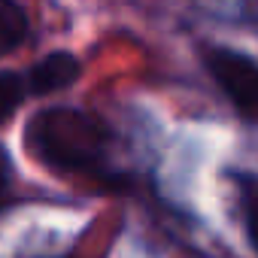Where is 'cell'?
<instances>
[{
	"instance_id": "6da1fadb",
	"label": "cell",
	"mask_w": 258,
	"mask_h": 258,
	"mask_svg": "<svg viewBox=\"0 0 258 258\" xmlns=\"http://www.w3.org/2000/svg\"><path fill=\"white\" fill-rule=\"evenodd\" d=\"M28 149L61 173H109L112 131L76 106H49L28 121ZM112 176V173H109Z\"/></svg>"
},
{
	"instance_id": "277c9868",
	"label": "cell",
	"mask_w": 258,
	"mask_h": 258,
	"mask_svg": "<svg viewBox=\"0 0 258 258\" xmlns=\"http://www.w3.org/2000/svg\"><path fill=\"white\" fill-rule=\"evenodd\" d=\"M28 37V13L19 4L0 0V58L19 49Z\"/></svg>"
},
{
	"instance_id": "7a4b0ae2",
	"label": "cell",
	"mask_w": 258,
	"mask_h": 258,
	"mask_svg": "<svg viewBox=\"0 0 258 258\" xmlns=\"http://www.w3.org/2000/svg\"><path fill=\"white\" fill-rule=\"evenodd\" d=\"M201 61L207 73L216 79V85L225 91V97L234 103V109L252 121L255 103H258V67L249 55L225 46H201Z\"/></svg>"
},
{
	"instance_id": "5b68a950",
	"label": "cell",
	"mask_w": 258,
	"mask_h": 258,
	"mask_svg": "<svg viewBox=\"0 0 258 258\" xmlns=\"http://www.w3.org/2000/svg\"><path fill=\"white\" fill-rule=\"evenodd\" d=\"M31 97L28 91V79L25 73H16V70H0V121L10 118L25 100Z\"/></svg>"
},
{
	"instance_id": "3957f363",
	"label": "cell",
	"mask_w": 258,
	"mask_h": 258,
	"mask_svg": "<svg viewBox=\"0 0 258 258\" xmlns=\"http://www.w3.org/2000/svg\"><path fill=\"white\" fill-rule=\"evenodd\" d=\"M79 76H82L79 58L70 55V52H64V49L43 55V58L25 73L28 91H31V94H40V97H43V94H52V91H61V88H70Z\"/></svg>"
},
{
	"instance_id": "8992f818",
	"label": "cell",
	"mask_w": 258,
	"mask_h": 258,
	"mask_svg": "<svg viewBox=\"0 0 258 258\" xmlns=\"http://www.w3.org/2000/svg\"><path fill=\"white\" fill-rule=\"evenodd\" d=\"M10 185H13V158H10V152L4 146H0V201L7 198Z\"/></svg>"
}]
</instances>
